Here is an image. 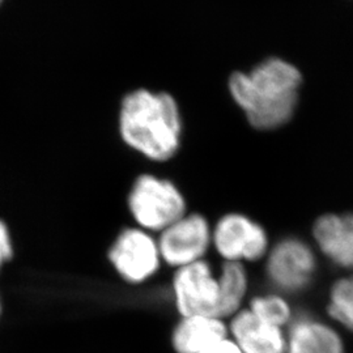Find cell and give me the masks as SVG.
<instances>
[{
	"instance_id": "6da1fadb",
	"label": "cell",
	"mask_w": 353,
	"mask_h": 353,
	"mask_svg": "<svg viewBox=\"0 0 353 353\" xmlns=\"http://www.w3.org/2000/svg\"><path fill=\"white\" fill-rule=\"evenodd\" d=\"M301 83V72L293 64L270 58L249 74L230 76L229 90L252 127L275 130L293 117Z\"/></svg>"
},
{
	"instance_id": "7c38bea8",
	"label": "cell",
	"mask_w": 353,
	"mask_h": 353,
	"mask_svg": "<svg viewBox=\"0 0 353 353\" xmlns=\"http://www.w3.org/2000/svg\"><path fill=\"white\" fill-rule=\"evenodd\" d=\"M229 338L228 322L217 316H179L170 334L174 353H203Z\"/></svg>"
},
{
	"instance_id": "52a82bcc",
	"label": "cell",
	"mask_w": 353,
	"mask_h": 353,
	"mask_svg": "<svg viewBox=\"0 0 353 353\" xmlns=\"http://www.w3.org/2000/svg\"><path fill=\"white\" fill-rule=\"evenodd\" d=\"M163 263L173 270L205 259L212 249V223L199 212H188L159 233Z\"/></svg>"
},
{
	"instance_id": "9c48e42d",
	"label": "cell",
	"mask_w": 353,
	"mask_h": 353,
	"mask_svg": "<svg viewBox=\"0 0 353 353\" xmlns=\"http://www.w3.org/2000/svg\"><path fill=\"white\" fill-rule=\"evenodd\" d=\"M316 254L330 265L353 272V212H326L312 224Z\"/></svg>"
},
{
	"instance_id": "30bf717a",
	"label": "cell",
	"mask_w": 353,
	"mask_h": 353,
	"mask_svg": "<svg viewBox=\"0 0 353 353\" xmlns=\"http://www.w3.org/2000/svg\"><path fill=\"white\" fill-rule=\"evenodd\" d=\"M285 332V353H347L343 331L328 319L294 316Z\"/></svg>"
},
{
	"instance_id": "9a60e30c",
	"label": "cell",
	"mask_w": 353,
	"mask_h": 353,
	"mask_svg": "<svg viewBox=\"0 0 353 353\" xmlns=\"http://www.w3.org/2000/svg\"><path fill=\"white\" fill-rule=\"evenodd\" d=\"M246 307L256 318L275 327L287 330L294 319V312L290 299L278 292L249 297Z\"/></svg>"
},
{
	"instance_id": "2e32d148",
	"label": "cell",
	"mask_w": 353,
	"mask_h": 353,
	"mask_svg": "<svg viewBox=\"0 0 353 353\" xmlns=\"http://www.w3.org/2000/svg\"><path fill=\"white\" fill-rule=\"evenodd\" d=\"M11 255H12V248H11V241L8 237V230L6 225L0 221V265L6 259H10Z\"/></svg>"
},
{
	"instance_id": "277c9868",
	"label": "cell",
	"mask_w": 353,
	"mask_h": 353,
	"mask_svg": "<svg viewBox=\"0 0 353 353\" xmlns=\"http://www.w3.org/2000/svg\"><path fill=\"white\" fill-rule=\"evenodd\" d=\"M318 258L313 243L297 236L283 237L272 243L263 261L265 279L287 297L301 294L314 283Z\"/></svg>"
},
{
	"instance_id": "ba28073f",
	"label": "cell",
	"mask_w": 353,
	"mask_h": 353,
	"mask_svg": "<svg viewBox=\"0 0 353 353\" xmlns=\"http://www.w3.org/2000/svg\"><path fill=\"white\" fill-rule=\"evenodd\" d=\"M109 258L117 272L131 284L148 281L164 265L157 237L141 228L123 230L114 242Z\"/></svg>"
},
{
	"instance_id": "5bb4252c",
	"label": "cell",
	"mask_w": 353,
	"mask_h": 353,
	"mask_svg": "<svg viewBox=\"0 0 353 353\" xmlns=\"http://www.w3.org/2000/svg\"><path fill=\"white\" fill-rule=\"evenodd\" d=\"M325 312L328 321L336 327L353 332V272L330 284Z\"/></svg>"
},
{
	"instance_id": "ac0fdd59",
	"label": "cell",
	"mask_w": 353,
	"mask_h": 353,
	"mask_svg": "<svg viewBox=\"0 0 353 353\" xmlns=\"http://www.w3.org/2000/svg\"><path fill=\"white\" fill-rule=\"evenodd\" d=\"M1 1H3V0H0V4H1Z\"/></svg>"
},
{
	"instance_id": "7a4b0ae2",
	"label": "cell",
	"mask_w": 353,
	"mask_h": 353,
	"mask_svg": "<svg viewBox=\"0 0 353 353\" xmlns=\"http://www.w3.org/2000/svg\"><path fill=\"white\" fill-rule=\"evenodd\" d=\"M181 115L168 93L138 89L125 96L119 112V132L132 150L152 161L174 157L181 139Z\"/></svg>"
},
{
	"instance_id": "5b68a950",
	"label": "cell",
	"mask_w": 353,
	"mask_h": 353,
	"mask_svg": "<svg viewBox=\"0 0 353 353\" xmlns=\"http://www.w3.org/2000/svg\"><path fill=\"white\" fill-rule=\"evenodd\" d=\"M272 246L265 225L242 212H228L212 224V249L223 262H263Z\"/></svg>"
},
{
	"instance_id": "8fae6325",
	"label": "cell",
	"mask_w": 353,
	"mask_h": 353,
	"mask_svg": "<svg viewBox=\"0 0 353 353\" xmlns=\"http://www.w3.org/2000/svg\"><path fill=\"white\" fill-rule=\"evenodd\" d=\"M229 338L242 353H285L287 332L275 327L243 307L228 321Z\"/></svg>"
},
{
	"instance_id": "e0dca14e",
	"label": "cell",
	"mask_w": 353,
	"mask_h": 353,
	"mask_svg": "<svg viewBox=\"0 0 353 353\" xmlns=\"http://www.w3.org/2000/svg\"><path fill=\"white\" fill-rule=\"evenodd\" d=\"M203 353H242L240 348L233 343L230 338H227L224 341L214 344V347H211L210 350H207Z\"/></svg>"
},
{
	"instance_id": "8992f818",
	"label": "cell",
	"mask_w": 353,
	"mask_h": 353,
	"mask_svg": "<svg viewBox=\"0 0 353 353\" xmlns=\"http://www.w3.org/2000/svg\"><path fill=\"white\" fill-rule=\"evenodd\" d=\"M172 296L179 316L219 318V279L217 272L207 259L174 270Z\"/></svg>"
},
{
	"instance_id": "4fadbf2b",
	"label": "cell",
	"mask_w": 353,
	"mask_h": 353,
	"mask_svg": "<svg viewBox=\"0 0 353 353\" xmlns=\"http://www.w3.org/2000/svg\"><path fill=\"white\" fill-rule=\"evenodd\" d=\"M217 279L220 287L219 318L228 322L232 316L246 307L249 301L250 275L248 265L223 262L219 268Z\"/></svg>"
},
{
	"instance_id": "3957f363",
	"label": "cell",
	"mask_w": 353,
	"mask_h": 353,
	"mask_svg": "<svg viewBox=\"0 0 353 353\" xmlns=\"http://www.w3.org/2000/svg\"><path fill=\"white\" fill-rule=\"evenodd\" d=\"M128 208L139 228L152 234L161 233L189 212L186 198L176 183L152 174L135 179Z\"/></svg>"
}]
</instances>
